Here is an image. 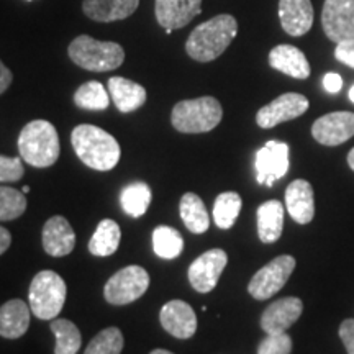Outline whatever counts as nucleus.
<instances>
[{"instance_id": "obj_36", "label": "nucleus", "mask_w": 354, "mask_h": 354, "mask_svg": "<svg viewBox=\"0 0 354 354\" xmlns=\"http://www.w3.org/2000/svg\"><path fill=\"white\" fill-rule=\"evenodd\" d=\"M339 338L344 343L348 354H354V320H344L339 326Z\"/></svg>"}, {"instance_id": "obj_21", "label": "nucleus", "mask_w": 354, "mask_h": 354, "mask_svg": "<svg viewBox=\"0 0 354 354\" xmlns=\"http://www.w3.org/2000/svg\"><path fill=\"white\" fill-rule=\"evenodd\" d=\"M269 64L279 73L294 79H307L310 76L308 59L292 44H279L272 48L269 53Z\"/></svg>"}, {"instance_id": "obj_19", "label": "nucleus", "mask_w": 354, "mask_h": 354, "mask_svg": "<svg viewBox=\"0 0 354 354\" xmlns=\"http://www.w3.org/2000/svg\"><path fill=\"white\" fill-rule=\"evenodd\" d=\"M286 207L289 215L300 225H307L315 215L313 187L304 179H295L286 189Z\"/></svg>"}, {"instance_id": "obj_42", "label": "nucleus", "mask_w": 354, "mask_h": 354, "mask_svg": "<svg viewBox=\"0 0 354 354\" xmlns=\"http://www.w3.org/2000/svg\"><path fill=\"white\" fill-rule=\"evenodd\" d=\"M149 354H174V353L167 351V349H154V351H151Z\"/></svg>"}, {"instance_id": "obj_28", "label": "nucleus", "mask_w": 354, "mask_h": 354, "mask_svg": "<svg viewBox=\"0 0 354 354\" xmlns=\"http://www.w3.org/2000/svg\"><path fill=\"white\" fill-rule=\"evenodd\" d=\"M51 331L56 336L55 354H77L82 344V336L73 322L64 318L53 320Z\"/></svg>"}, {"instance_id": "obj_3", "label": "nucleus", "mask_w": 354, "mask_h": 354, "mask_svg": "<svg viewBox=\"0 0 354 354\" xmlns=\"http://www.w3.org/2000/svg\"><path fill=\"white\" fill-rule=\"evenodd\" d=\"M59 136L53 123L33 120L26 123L19 136V153L33 167H50L59 158Z\"/></svg>"}, {"instance_id": "obj_30", "label": "nucleus", "mask_w": 354, "mask_h": 354, "mask_svg": "<svg viewBox=\"0 0 354 354\" xmlns=\"http://www.w3.org/2000/svg\"><path fill=\"white\" fill-rule=\"evenodd\" d=\"M243 201L240 194L223 192L215 198L214 203V220L216 227L221 230L232 228L241 212Z\"/></svg>"}, {"instance_id": "obj_14", "label": "nucleus", "mask_w": 354, "mask_h": 354, "mask_svg": "<svg viewBox=\"0 0 354 354\" xmlns=\"http://www.w3.org/2000/svg\"><path fill=\"white\" fill-rule=\"evenodd\" d=\"M158 24L171 35L184 28L202 13V0H156L154 6Z\"/></svg>"}, {"instance_id": "obj_2", "label": "nucleus", "mask_w": 354, "mask_h": 354, "mask_svg": "<svg viewBox=\"0 0 354 354\" xmlns=\"http://www.w3.org/2000/svg\"><path fill=\"white\" fill-rule=\"evenodd\" d=\"M77 158L95 171H112L118 165L122 149L110 133L94 125H79L71 133Z\"/></svg>"}, {"instance_id": "obj_33", "label": "nucleus", "mask_w": 354, "mask_h": 354, "mask_svg": "<svg viewBox=\"0 0 354 354\" xmlns=\"http://www.w3.org/2000/svg\"><path fill=\"white\" fill-rule=\"evenodd\" d=\"M26 210V197L24 192L13 187H0V221L19 218Z\"/></svg>"}, {"instance_id": "obj_1", "label": "nucleus", "mask_w": 354, "mask_h": 354, "mask_svg": "<svg viewBox=\"0 0 354 354\" xmlns=\"http://www.w3.org/2000/svg\"><path fill=\"white\" fill-rule=\"evenodd\" d=\"M236 33V19L228 13H220L192 30L185 43V51L194 61L210 63L227 51Z\"/></svg>"}, {"instance_id": "obj_7", "label": "nucleus", "mask_w": 354, "mask_h": 354, "mask_svg": "<svg viewBox=\"0 0 354 354\" xmlns=\"http://www.w3.org/2000/svg\"><path fill=\"white\" fill-rule=\"evenodd\" d=\"M148 287V271L141 266H127L109 279L104 287V297L110 305H128L143 297Z\"/></svg>"}, {"instance_id": "obj_8", "label": "nucleus", "mask_w": 354, "mask_h": 354, "mask_svg": "<svg viewBox=\"0 0 354 354\" xmlns=\"http://www.w3.org/2000/svg\"><path fill=\"white\" fill-rule=\"evenodd\" d=\"M295 258L289 254H282L272 259L271 263L261 268L254 274L248 286V292L256 300H268L276 295L289 281L295 269Z\"/></svg>"}, {"instance_id": "obj_45", "label": "nucleus", "mask_w": 354, "mask_h": 354, "mask_svg": "<svg viewBox=\"0 0 354 354\" xmlns=\"http://www.w3.org/2000/svg\"><path fill=\"white\" fill-rule=\"evenodd\" d=\"M28 2H32V0H28Z\"/></svg>"}, {"instance_id": "obj_43", "label": "nucleus", "mask_w": 354, "mask_h": 354, "mask_svg": "<svg viewBox=\"0 0 354 354\" xmlns=\"http://www.w3.org/2000/svg\"><path fill=\"white\" fill-rule=\"evenodd\" d=\"M349 99H351V102L354 104V86L349 88Z\"/></svg>"}, {"instance_id": "obj_22", "label": "nucleus", "mask_w": 354, "mask_h": 354, "mask_svg": "<svg viewBox=\"0 0 354 354\" xmlns=\"http://www.w3.org/2000/svg\"><path fill=\"white\" fill-rule=\"evenodd\" d=\"M32 308L24 300H8L0 307V336L7 339L21 338L30 326Z\"/></svg>"}, {"instance_id": "obj_6", "label": "nucleus", "mask_w": 354, "mask_h": 354, "mask_svg": "<svg viewBox=\"0 0 354 354\" xmlns=\"http://www.w3.org/2000/svg\"><path fill=\"white\" fill-rule=\"evenodd\" d=\"M66 282L55 271H41L33 277L28 290V305L39 320H51L61 313L66 302Z\"/></svg>"}, {"instance_id": "obj_35", "label": "nucleus", "mask_w": 354, "mask_h": 354, "mask_svg": "<svg viewBox=\"0 0 354 354\" xmlns=\"http://www.w3.org/2000/svg\"><path fill=\"white\" fill-rule=\"evenodd\" d=\"M25 174L21 158H7L0 154V183H17Z\"/></svg>"}, {"instance_id": "obj_17", "label": "nucleus", "mask_w": 354, "mask_h": 354, "mask_svg": "<svg viewBox=\"0 0 354 354\" xmlns=\"http://www.w3.org/2000/svg\"><path fill=\"white\" fill-rule=\"evenodd\" d=\"M43 248L53 258H63L73 253L76 246V233L64 216H51L43 227Z\"/></svg>"}, {"instance_id": "obj_20", "label": "nucleus", "mask_w": 354, "mask_h": 354, "mask_svg": "<svg viewBox=\"0 0 354 354\" xmlns=\"http://www.w3.org/2000/svg\"><path fill=\"white\" fill-rule=\"evenodd\" d=\"M138 6L140 0H84L82 10L91 20L110 24L131 17Z\"/></svg>"}, {"instance_id": "obj_25", "label": "nucleus", "mask_w": 354, "mask_h": 354, "mask_svg": "<svg viewBox=\"0 0 354 354\" xmlns=\"http://www.w3.org/2000/svg\"><path fill=\"white\" fill-rule=\"evenodd\" d=\"M179 214L189 232L202 234L209 230V225H210L209 212H207L205 203H203V201L197 196V194L194 192L184 194L183 198H180Z\"/></svg>"}, {"instance_id": "obj_39", "label": "nucleus", "mask_w": 354, "mask_h": 354, "mask_svg": "<svg viewBox=\"0 0 354 354\" xmlns=\"http://www.w3.org/2000/svg\"><path fill=\"white\" fill-rule=\"evenodd\" d=\"M12 79H13V76H12L10 69H8L7 66L0 61V95H2L3 92L10 87Z\"/></svg>"}, {"instance_id": "obj_31", "label": "nucleus", "mask_w": 354, "mask_h": 354, "mask_svg": "<svg viewBox=\"0 0 354 354\" xmlns=\"http://www.w3.org/2000/svg\"><path fill=\"white\" fill-rule=\"evenodd\" d=\"M74 102L84 110H105L110 105V94L100 82L91 81L77 88Z\"/></svg>"}, {"instance_id": "obj_32", "label": "nucleus", "mask_w": 354, "mask_h": 354, "mask_svg": "<svg viewBox=\"0 0 354 354\" xmlns=\"http://www.w3.org/2000/svg\"><path fill=\"white\" fill-rule=\"evenodd\" d=\"M123 344H125V339H123L120 328L110 326L92 338L84 354H122Z\"/></svg>"}, {"instance_id": "obj_18", "label": "nucleus", "mask_w": 354, "mask_h": 354, "mask_svg": "<svg viewBox=\"0 0 354 354\" xmlns=\"http://www.w3.org/2000/svg\"><path fill=\"white\" fill-rule=\"evenodd\" d=\"M279 19L290 37H304L313 25V7L310 0H279Z\"/></svg>"}, {"instance_id": "obj_16", "label": "nucleus", "mask_w": 354, "mask_h": 354, "mask_svg": "<svg viewBox=\"0 0 354 354\" xmlns=\"http://www.w3.org/2000/svg\"><path fill=\"white\" fill-rule=\"evenodd\" d=\"M304 312V302L297 297H284L272 302L261 315V328L268 335L286 333Z\"/></svg>"}, {"instance_id": "obj_24", "label": "nucleus", "mask_w": 354, "mask_h": 354, "mask_svg": "<svg viewBox=\"0 0 354 354\" xmlns=\"http://www.w3.org/2000/svg\"><path fill=\"white\" fill-rule=\"evenodd\" d=\"M256 215H258L259 240L266 245L276 243L284 230V205L272 198V201L261 203Z\"/></svg>"}, {"instance_id": "obj_38", "label": "nucleus", "mask_w": 354, "mask_h": 354, "mask_svg": "<svg viewBox=\"0 0 354 354\" xmlns=\"http://www.w3.org/2000/svg\"><path fill=\"white\" fill-rule=\"evenodd\" d=\"M323 86H325V88L330 92V94H336V92L342 91L343 79L339 74L328 73L325 77H323Z\"/></svg>"}, {"instance_id": "obj_9", "label": "nucleus", "mask_w": 354, "mask_h": 354, "mask_svg": "<svg viewBox=\"0 0 354 354\" xmlns=\"http://www.w3.org/2000/svg\"><path fill=\"white\" fill-rule=\"evenodd\" d=\"M323 32L336 44H354V0H325Z\"/></svg>"}, {"instance_id": "obj_10", "label": "nucleus", "mask_w": 354, "mask_h": 354, "mask_svg": "<svg viewBox=\"0 0 354 354\" xmlns=\"http://www.w3.org/2000/svg\"><path fill=\"white\" fill-rule=\"evenodd\" d=\"M254 167L258 183L272 187L289 171V145L282 141H268L256 153Z\"/></svg>"}, {"instance_id": "obj_34", "label": "nucleus", "mask_w": 354, "mask_h": 354, "mask_svg": "<svg viewBox=\"0 0 354 354\" xmlns=\"http://www.w3.org/2000/svg\"><path fill=\"white\" fill-rule=\"evenodd\" d=\"M292 338L287 333L268 335L258 346V354H290Z\"/></svg>"}, {"instance_id": "obj_23", "label": "nucleus", "mask_w": 354, "mask_h": 354, "mask_svg": "<svg viewBox=\"0 0 354 354\" xmlns=\"http://www.w3.org/2000/svg\"><path fill=\"white\" fill-rule=\"evenodd\" d=\"M109 94L122 113L135 112L146 102V88L125 77H110Z\"/></svg>"}, {"instance_id": "obj_44", "label": "nucleus", "mask_w": 354, "mask_h": 354, "mask_svg": "<svg viewBox=\"0 0 354 354\" xmlns=\"http://www.w3.org/2000/svg\"><path fill=\"white\" fill-rule=\"evenodd\" d=\"M21 192H24L25 196H26V194L30 192V185H24V190H21Z\"/></svg>"}, {"instance_id": "obj_29", "label": "nucleus", "mask_w": 354, "mask_h": 354, "mask_svg": "<svg viewBox=\"0 0 354 354\" xmlns=\"http://www.w3.org/2000/svg\"><path fill=\"white\" fill-rule=\"evenodd\" d=\"M153 250L159 258L176 259L184 250L183 234L174 228L161 225L153 232Z\"/></svg>"}, {"instance_id": "obj_12", "label": "nucleus", "mask_w": 354, "mask_h": 354, "mask_svg": "<svg viewBox=\"0 0 354 354\" xmlns=\"http://www.w3.org/2000/svg\"><path fill=\"white\" fill-rule=\"evenodd\" d=\"M308 99L302 94L287 92L279 95L271 104L264 105L256 115V122L261 128H274L282 122H290L308 110Z\"/></svg>"}, {"instance_id": "obj_15", "label": "nucleus", "mask_w": 354, "mask_h": 354, "mask_svg": "<svg viewBox=\"0 0 354 354\" xmlns=\"http://www.w3.org/2000/svg\"><path fill=\"white\" fill-rule=\"evenodd\" d=\"M159 322L167 333L174 338L189 339L197 331V317L192 305L184 300H171L162 305L159 312Z\"/></svg>"}, {"instance_id": "obj_27", "label": "nucleus", "mask_w": 354, "mask_h": 354, "mask_svg": "<svg viewBox=\"0 0 354 354\" xmlns=\"http://www.w3.org/2000/svg\"><path fill=\"white\" fill-rule=\"evenodd\" d=\"M151 189L145 183L128 184L120 194L122 209L133 218H140L146 214L149 203H151Z\"/></svg>"}, {"instance_id": "obj_40", "label": "nucleus", "mask_w": 354, "mask_h": 354, "mask_svg": "<svg viewBox=\"0 0 354 354\" xmlns=\"http://www.w3.org/2000/svg\"><path fill=\"white\" fill-rule=\"evenodd\" d=\"M12 245V234L7 228L0 227V256H2Z\"/></svg>"}, {"instance_id": "obj_11", "label": "nucleus", "mask_w": 354, "mask_h": 354, "mask_svg": "<svg viewBox=\"0 0 354 354\" xmlns=\"http://www.w3.org/2000/svg\"><path fill=\"white\" fill-rule=\"evenodd\" d=\"M228 263V256L223 250H210L198 256L189 266V282L201 294H209L218 284L221 272Z\"/></svg>"}, {"instance_id": "obj_26", "label": "nucleus", "mask_w": 354, "mask_h": 354, "mask_svg": "<svg viewBox=\"0 0 354 354\" xmlns=\"http://www.w3.org/2000/svg\"><path fill=\"white\" fill-rule=\"evenodd\" d=\"M122 240V232L117 221L105 218L97 225L95 233L88 241V251L94 256H110L118 250Z\"/></svg>"}, {"instance_id": "obj_13", "label": "nucleus", "mask_w": 354, "mask_h": 354, "mask_svg": "<svg viewBox=\"0 0 354 354\" xmlns=\"http://www.w3.org/2000/svg\"><path fill=\"white\" fill-rule=\"evenodd\" d=\"M312 135L320 145L338 146L354 136V113L333 112L326 113L313 123Z\"/></svg>"}, {"instance_id": "obj_5", "label": "nucleus", "mask_w": 354, "mask_h": 354, "mask_svg": "<svg viewBox=\"0 0 354 354\" xmlns=\"http://www.w3.org/2000/svg\"><path fill=\"white\" fill-rule=\"evenodd\" d=\"M223 109L215 97H198L177 102L172 109L171 123L180 133H207L218 127Z\"/></svg>"}, {"instance_id": "obj_4", "label": "nucleus", "mask_w": 354, "mask_h": 354, "mask_svg": "<svg viewBox=\"0 0 354 354\" xmlns=\"http://www.w3.org/2000/svg\"><path fill=\"white\" fill-rule=\"evenodd\" d=\"M68 53L74 64L92 73H109L120 68L125 61V51L120 44L100 41L88 35L74 38L69 44Z\"/></svg>"}, {"instance_id": "obj_41", "label": "nucleus", "mask_w": 354, "mask_h": 354, "mask_svg": "<svg viewBox=\"0 0 354 354\" xmlns=\"http://www.w3.org/2000/svg\"><path fill=\"white\" fill-rule=\"evenodd\" d=\"M348 166L351 167V169L354 171V148L351 149V151L348 153Z\"/></svg>"}, {"instance_id": "obj_37", "label": "nucleus", "mask_w": 354, "mask_h": 354, "mask_svg": "<svg viewBox=\"0 0 354 354\" xmlns=\"http://www.w3.org/2000/svg\"><path fill=\"white\" fill-rule=\"evenodd\" d=\"M335 57L354 69V44H336Z\"/></svg>"}]
</instances>
